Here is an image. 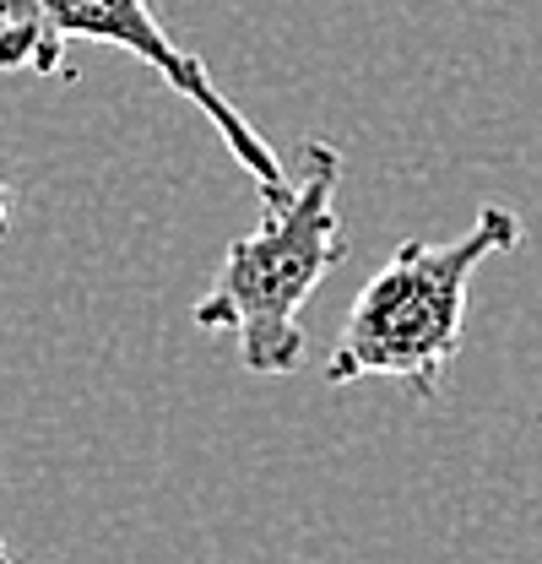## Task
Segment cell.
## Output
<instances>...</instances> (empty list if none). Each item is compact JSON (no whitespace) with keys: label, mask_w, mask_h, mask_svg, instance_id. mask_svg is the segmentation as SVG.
I'll use <instances>...</instances> for the list:
<instances>
[{"label":"cell","mask_w":542,"mask_h":564,"mask_svg":"<svg viewBox=\"0 0 542 564\" xmlns=\"http://www.w3.org/2000/svg\"><path fill=\"white\" fill-rule=\"evenodd\" d=\"M337 191L342 152L310 137L288 202H271L261 228L223 250L217 278L191 310L202 332H234L250 375H293L304 364V304L347 256Z\"/></svg>","instance_id":"obj_1"},{"label":"cell","mask_w":542,"mask_h":564,"mask_svg":"<svg viewBox=\"0 0 542 564\" xmlns=\"http://www.w3.org/2000/svg\"><path fill=\"white\" fill-rule=\"evenodd\" d=\"M521 234L527 228L516 212L488 202L477 207L473 228L445 245H397L391 261L353 293L326 358V386L342 391L358 380H402L418 402H434L445 364L462 352L477 267L521 250Z\"/></svg>","instance_id":"obj_2"},{"label":"cell","mask_w":542,"mask_h":564,"mask_svg":"<svg viewBox=\"0 0 542 564\" xmlns=\"http://www.w3.org/2000/svg\"><path fill=\"white\" fill-rule=\"evenodd\" d=\"M66 44H109V50H126L147 70H158L185 104H196L212 120V131L223 137L228 158L250 174L261 202L267 207L288 202L293 180L282 158L271 152V141L228 104V93L212 82L202 55L158 22L152 0H0V70L61 76Z\"/></svg>","instance_id":"obj_3"},{"label":"cell","mask_w":542,"mask_h":564,"mask_svg":"<svg viewBox=\"0 0 542 564\" xmlns=\"http://www.w3.org/2000/svg\"><path fill=\"white\" fill-rule=\"evenodd\" d=\"M6 223H11V185H6V174H0V234H6Z\"/></svg>","instance_id":"obj_4"},{"label":"cell","mask_w":542,"mask_h":564,"mask_svg":"<svg viewBox=\"0 0 542 564\" xmlns=\"http://www.w3.org/2000/svg\"><path fill=\"white\" fill-rule=\"evenodd\" d=\"M0 564H11V549H6V538H0Z\"/></svg>","instance_id":"obj_5"}]
</instances>
